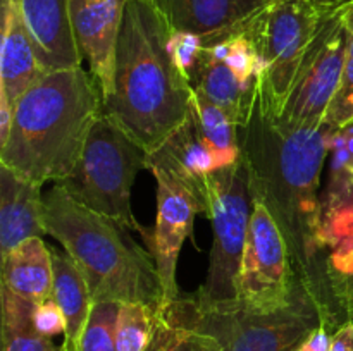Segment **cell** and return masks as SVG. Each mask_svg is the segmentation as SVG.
Returning a JSON list of instances; mask_svg holds the SVG:
<instances>
[{"mask_svg":"<svg viewBox=\"0 0 353 351\" xmlns=\"http://www.w3.org/2000/svg\"><path fill=\"white\" fill-rule=\"evenodd\" d=\"M333 131L326 124L296 126L276 117L265 103L261 83L250 116L240 127L241 160L252 200L262 203L278 226L300 288L316 308L326 257L319 186Z\"/></svg>","mask_w":353,"mask_h":351,"instance_id":"6da1fadb","label":"cell"},{"mask_svg":"<svg viewBox=\"0 0 353 351\" xmlns=\"http://www.w3.org/2000/svg\"><path fill=\"white\" fill-rule=\"evenodd\" d=\"M172 28L152 0H126L116 43L112 93L103 116L148 153L192 114L193 88L169 50Z\"/></svg>","mask_w":353,"mask_h":351,"instance_id":"7a4b0ae2","label":"cell"},{"mask_svg":"<svg viewBox=\"0 0 353 351\" xmlns=\"http://www.w3.org/2000/svg\"><path fill=\"white\" fill-rule=\"evenodd\" d=\"M103 116V98L83 67L50 71L14 102L0 165L26 181L55 184L72 174L88 134Z\"/></svg>","mask_w":353,"mask_h":351,"instance_id":"3957f363","label":"cell"},{"mask_svg":"<svg viewBox=\"0 0 353 351\" xmlns=\"http://www.w3.org/2000/svg\"><path fill=\"white\" fill-rule=\"evenodd\" d=\"M43 202L47 234L64 246L79 268L93 303H143L154 310L164 306V286L154 258L128 236V229L83 206L59 184Z\"/></svg>","mask_w":353,"mask_h":351,"instance_id":"277c9868","label":"cell"},{"mask_svg":"<svg viewBox=\"0 0 353 351\" xmlns=\"http://www.w3.org/2000/svg\"><path fill=\"white\" fill-rule=\"evenodd\" d=\"M161 308L181 326L214 337L221 351H296L321 326L319 312L310 301L279 310H252L238 301L205 305L192 292H179Z\"/></svg>","mask_w":353,"mask_h":351,"instance_id":"5b68a950","label":"cell"},{"mask_svg":"<svg viewBox=\"0 0 353 351\" xmlns=\"http://www.w3.org/2000/svg\"><path fill=\"white\" fill-rule=\"evenodd\" d=\"M143 169H148V151L102 116L90 131L72 174L57 184L86 209L124 229L143 233L131 209V188Z\"/></svg>","mask_w":353,"mask_h":351,"instance_id":"8992f818","label":"cell"},{"mask_svg":"<svg viewBox=\"0 0 353 351\" xmlns=\"http://www.w3.org/2000/svg\"><path fill=\"white\" fill-rule=\"evenodd\" d=\"M334 2L272 0L252 23L264 64L259 83L265 103L276 117H281L303 57Z\"/></svg>","mask_w":353,"mask_h":351,"instance_id":"52a82bcc","label":"cell"},{"mask_svg":"<svg viewBox=\"0 0 353 351\" xmlns=\"http://www.w3.org/2000/svg\"><path fill=\"white\" fill-rule=\"evenodd\" d=\"M250 186L243 160L219 169L210 182L209 219L214 229L209 268L203 284L192 292L205 305H231L236 301V284L247 244L252 217Z\"/></svg>","mask_w":353,"mask_h":351,"instance_id":"ba28073f","label":"cell"},{"mask_svg":"<svg viewBox=\"0 0 353 351\" xmlns=\"http://www.w3.org/2000/svg\"><path fill=\"white\" fill-rule=\"evenodd\" d=\"M236 301L252 310H279L296 301H309L278 226L268 209L255 200L238 274Z\"/></svg>","mask_w":353,"mask_h":351,"instance_id":"9c48e42d","label":"cell"},{"mask_svg":"<svg viewBox=\"0 0 353 351\" xmlns=\"http://www.w3.org/2000/svg\"><path fill=\"white\" fill-rule=\"evenodd\" d=\"M350 0H336L300 65L279 119L296 126H321L343 78L348 52L345 10Z\"/></svg>","mask_w":353,"mask_h":351,"instance_id":"30bf717a","label":"cell"},{"mask_svg":"<svg viewBox=\"0 0 353 351\" xmlns=\"http://www.w3.org/2000/svg\"><path fill=\"white\" fill-rule=\"evenodd\" d=\"M157 182V219L150 234L143 231L148 251L155 262L162 286H164L165 303L174 301L179 296L176 270L178 258L185 241L193 234V226L203 206L199 200L176 179H172L162 169H150Z\"/></svg>","mask_w":353,"mask_h":351,"instance_id":"8fae6325","label":"cell"},{"mask_svg":"<svg viewBox=\"0 0 353 351\" xmlns=\"http://www.w3.org/2000/svg\"><path fill=\"white\" fill-rule=\"evenodd\" d=\"M126 0H71V21L76 43L102 98L112 93L114 57Z\"/></svg>","mask_w":353,"mask_h":351,"instance_id":"7c38bea8","label":"cell"},{"mask_svg":"<svg viewBox=\"0 0 353 351\" xmlns=\"http://www.w3.org/2000/svg\"><path fill=\"white\" fill-rule=\"evenodd\" d=\"M172 31L212 43L247 28L272 0H152Z\"/></svg>","mask_w":353,"mask_h":351,"instance_id":"4fadbf2b","label":"cell"},{"mask_svg":"<svg viewBox=\"0 0 353 351\" xmlns=\"http://www.w3.org/2000/svg\"><path fill=\"white\" fill-rule=\"evenodd\" d=\"M162 169L172 179L181 182L203 206V213L210 212V182L212 174L219 171L210 148L200 136L192 114L181 127L154 153H148V171Z\"/></svg>","mask_w":353,"mask_h":351,"instance_id":"5bb4252c","label":"cell"},{"mask_svg":"<svg viewBox=\"0 0 353 351\" xmlns=\"http://www.w3.org/2000/svg\"><path fill=\"white\" fill-rule=\"evenodd\" d=\"M21 12L45 71L81 67L76 43L71 0H19Z\"/></svg>","mask_w":353,"mask_h":351,"instance_id":"9a60e30c","label":"cell"},{"mask_svg":"<svg viewBox=\"0 0 353 351\" xmlns=\"http://www.w3.org/2000/svg\"><path fill=\"white\" fill-rule=\"evenodd\" d=\"M2 45H0V89L16 102L37 85L47 71L37 55L19 0H0Z\"/></svg>","mask_w":353,"mask_h":351,"instance_id":"2e32d148","label":"cell"},{"mask_svg":"<svg viewBox=\"0 0 353 351\" xmlns=\"http://www.w3.org/2000/svg\"><path fill=\"white\" fill-rule=\"evenodd\" d=\"M45 234L41 186L0 165V258L24 241Z\"/></svg>","mask_w":353,"mask_h":351,"instance_id":"e0dca14e","label":"cell"},{"mask_svg":"<svg viewBox=\"0 0 353 351\" xmlns=\"http://www.w3.org/2000/svg\"><path fill=\"white\" fill-rule=\"evenodd\" d=\"M0 260L3 288L34 305L52 299L54 264L43 237L24 241Z\"/></svg>","mask_w":353,"mask_h":351,"instance_id":"ac0fdd59","label":"cell"},{"mask_svg":"<svg viewBox=\"0 0 353 351\" xmlns=\"http://www.w3.org/2000/svg\"><path fill=\"white\" fill-rule=\"evenodd\" d=\"M190 85L199 95L221 107L240 127L247 123L254 105L257 85L254 88L245 86L228 67L226 62L214 57L205 45L195 69L190 74Z\"/></svg>","mask_w":353,"mask_h":351,"instance_id":"d6986e66","label":"cell"},{"mask_svg":"<svg viewBox=\"0 0 353 351\" xmlns=\"http://www.w3.org/2000/svg\"><path fill=\"white\" fill-rule=\"evenodd\" d=\"M317 310L321 323L331 332L353 322V234L334 244L324 257Z\"/></svg>","mask_w":353,"mask_h":351,"instance_id":"ffe728a7","label":"cell"},{"mask_svg":"<svg viewBox=\"0 0 353 351\" xmlns=\"http://www.w3.org/2000/svg\"><path fill=\"white\" fill-rule=\"evenodd\" d=\"M54 264V292L52 299L61 306L65 317L62 351H78L85 327L88 323L93 299L85 277L65 251L50 248Z\"/></svg>","mask_w":353,"mask_h":351,"instance_id":"44dd1931","label":"cell"},{"mask_svg":"<svg viewBox=\"0 0 353 351\" xmlns=\"http://www.w3.org/2000/svg\"><path fill=\"white\" fill-rule=\"evenodd\" d=\"M192 117L200 136L210 148L217 167H231L241 160L240 126L221 107L193 89Z\"/></svg>","mask_w":353,"mask_h":351,"instance_id":"7402d4cb","label":"cell"},{"mask_svg":"<svg viewBox=\"0 0 353 351\" xmlns=\"http://www.w3.org/2000/svg\"><path fill=\"white\" fill-rule=\"evenodd\" d=\"M2 296V351H62L50 337L37 330L33 322L34 303L0 288Z\"/></svg>","mask_w":353,"mask_h":351,"instance_id":"603a6c76","label":"cell"},{"mask_svg":"<svg viewBox=\"0 0 353 351\" xmlns=\"http://www.w3.org/2000/svg\"><path fill=\"white\" fill-rule=\"evenodd\" d=\"M145 351H221V346L214 337L181 326L159 308Z\"/></svg>","mask_w":353,"mask_h":351,"instance_id":"cb8c5ba5","label":"cell"},{"mask_svg":"<svg viewBox=\"0 0 353 351\" xmlns=\"http://www.w3.org/2000/svg\"><path fill=\"white\" fill-rule=\"evenodd\" d=\"M155 312L143 303H121L116 323L117 351H145L154 327Z\"/></svg>","mask_w":353,"mask_h":351,"instance_id":"d4e9b609","label":"cell"},{"mask_svg":"<svg viewBox=\"0 0 353 351\" xmlns=\"http://www.w3.org/2000/svg\"><path fill=\"white\" fill-rule=\"evenodd\" d=\"M119 305L117 301L93 303L78 351H117L116 323Z\"/></svg>","mask_w":353,"mask_h":351,"instance_id":"484cf974","label":"cell"},{"mask_svg":"<svg viewBox=\"0 0 353 351\" xmlns=\"http://www.w3.org/2000/svg\"><path fill=\"white\" fill-rule=\"evenodd\" d=\"M203 40L193 33H185V31H172L169 38V50H171L172 58L176 65L185 72L186 78L195 69L199 62L200 54H202Z\"/></svg>","mask_w":353,"mask_h":351,"instance_id":"4316f807","label":"cell"},{"mask_svg":"<svg viewBox=\"0 0 353 351\" xmlns=\"http://www.w3.org/2000/svg\"><path fill=\"white\" fill-rule=\"evenodd\" d=\"M33 322L38 332L50 337V339L57 334L65 332V317L61 306L54 299H48V301L34 306Z\"/></svg>","mask_w":353,"mask_h":351,"instance_id":"83f0119b","label":"cell"},{"mask_svg":"<svg viewBox=\"0 0 353 351\" xmlns=\"http://www.w3.org/2000/svg\"><path fill=\"white\" fill-rule=\"evenodd\" d=\"M331 336L333 332L330 330V327L321 323L317 329H314L310 332V336L300 344V348L296 351H330L331 346Z\"/></svg>","mask_w":353,"mask_h":351,"instance_id":"f1b7e54d","label":"cell"},{"mask_svg":"<svg viewBox=\"0 0 353 351\" xmlns=\"http://www.w3.org/2000/svg\"><path fill=\"white\" fill-rule=\"evenodd\" d=\"M330 351H353V322L343 323L334 330Z\"/></svg>","mask_w":353,"mask_h":351,"instance_id":"f546056e","label":"cell"},{"mask_svg":"<svg viewBox=\"0 0 353 351\" xmlns=\"http://www.w3.org/2000/svg\"><path fill=\"white\" fill-rule=\"evenodd\" d=\"M12 114H14V102L7 96L6 92L0 89V143L7 140L10 131V124H12Z\"/></svg>","mask_w":353,"mask_h":351,"instance_id":"4dcf8cb0","label":"cell"},{"mask_svg":"<svg viewBox=\"0 0 353 351\" xmlns=\"http://www.w3.org/2000/svg\"><path fill=\"white\" fill-rule=\"evenodd\" d=\"M345 24H347L348 31V52L345 69H353V0L348 2L347 10H345Z\"/></svg>","mask_w":353,"mask_h":351,"instance_id":"1f68e13d","label":"cell"}]
</instances>
